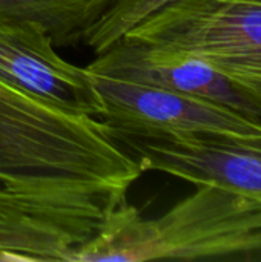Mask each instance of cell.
Masks as SVG:
<instances>
[{"label": "cell", "mask_w": 261, "mask_h": 262, "mask_svg": "<svg viewBox=\"0 0 261 262\" xmlns=\"http://www.w3.org/2000/svg\"><path fill=\"white\" fill-rule=\"evenodd\" d=\"M145 172L106 124L0 77V259L65 261Z\"/></svg>", "instance_id": "1"}, {"label": "cell", "mask_w": 261, "mask_h": 262, "mask_svg": "<svg viewBox=\"0 0 261 262\" xmlns=\"http://www.w3.org/2000/svg\"><path fill=\"white\" fill-rule=\"evenodd\" d=\"M255 252H261V203L203 184L155 218L125 201L72 262L192 261Z\"/></svg>", "instance_id": "2"}, {"label": "cell", "mask_w": 261, "mask_h": 262, "mask_svg": "<svg viewBox=\"0 0 261 262\" xmlns=\"http://www.w3.org/2000/svg\"><path fill=\"white\" fill-rule=\"evenodd\" d=\"M123 38L202 58L261 109V0H177Z\"/></svg>", "instance_id": "3"}, {"label": "cell", "mask_w": 261, "mask_h": 262, "mask_svg": "<svg viewBox=\"0 0 261 262\" xmlns=\"http://www.w3.org/2000/svg\"><path fill=\"white\" fill-rule=\"evenodd\" d=\"M91 74V72H89ZM111 134L137 137L261 138V121L189 95L91 74Z\"/></svg>", "instance_id": "4"}, {"label": "cell", "mask_w": 261, "mask_h": 262, "mask_svg": "<svg viewBox=\"0 0 261 262\" xmlns=\"http://www.w3.org/2000/svg\"><path fill=\"white\" fill-rule=\"evenodd\" d=\"M111 135L143 172L155 170L195 186L223 187L261 203V138Z\"/></svg>", "instance_id": "5"}, {"label": "cell", "mask_w": 261, "mask_h": 262, "mask_svg": "<svg viewBox=\"0 0 261 262\" xmlns=\"http://www.w3.org/2000/svg\"><path fill=\"white\" fill-rule=\"evenodd\" d=\"M0 77L68 111L103 114L89 71L65 60L38 21L0 12Z\"/></svg>", "instance_id": "6"}, {"label": "cell", "mask_w": 261, "mask_h": 262, "mask_svg": "<svg viewBox=\"0 0 261 262\" xmlns=\"http://www.w3.org/2000/svg\"><path fill=\"white\" fill-rule=\"evenodd\" d=\"M85 68L91 74L178 92L261 121L254 100L214 66L192 55L122 38Z\"/></svg>", "instance_id": "7"}, {"label": "cell", "mask_w": 261, "mask_h": 262, "mask_svg": "<svg viewBox=\"0 0 261 262\" xmlns=\"http://www.w3.org/2000/svg\"><path fill=\"white\" fill-rule=\"evenodd\" d=\"M111 0H0V12L42 23L54 45L83 43L88 29L106 11Z\"/></svg>", "instance_id": "8"}, {"label": "cell", "mask_w": 261, "mask_h": 262, "mask_svg": "<svg viewBox=\"0 0 261 262\" xmlns=\"http://www.w3.org/2000/svg\"><path fill=\"white\" fill-rule=\"evenodd\" d=\"M177 0H111L106 11L88 29L83 43L95 55L120 41L132 28Z\"/></svg>", "instance_id": "9"}]
</instances>
